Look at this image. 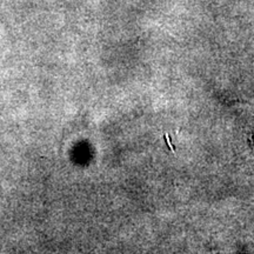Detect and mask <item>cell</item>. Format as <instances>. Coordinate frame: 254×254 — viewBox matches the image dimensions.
Masks as SVG:
<instances>
[{
	"mask_svg": "<svg viewBox=\"0 0 254 254\" xmlns=\"http://www.w3.org/2000/svg\"><path fill=\"white\" fill-rule=\"evenodd\" d=\"M252 136H253V142H254V128H253V134H252Z\"/></svg>",
	"mask_w": 254,
	"mask_h": 254,
	"instance_id": "obj_1",
	"label": "cell"
}]
</instances>
